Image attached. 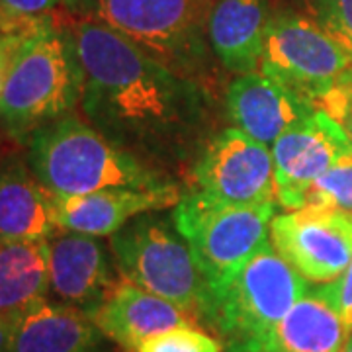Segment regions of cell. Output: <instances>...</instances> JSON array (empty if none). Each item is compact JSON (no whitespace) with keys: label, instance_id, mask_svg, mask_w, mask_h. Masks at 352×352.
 Returning a JSON list of instances; mask_svg holds the SVG:
<instances>
[{"label":"cell","instance_id":"obj_10","mask_svg":"<svg viewBox=\"0 0 352 352\" xmlns=\"http://www.w3.org/2000/svg\"><path fill=\"white\" fill-rule=\"evenodd\" d=\"M270 241L305 280L327 284L352 263V212L329 206L289 210L272 219Z\"/></svg>","mask_w":352,"mask_h":352},{"label":"cell","instance_id":"obj_14","mask_svg":"<svg viewBox=\"0 0 352 352\" xmlns=\"http://www.w3.org/2000/svg\"><path fill=\"white\" fill-rule=\"evenodd\" d=\"M88 315L104 337L126 351H135L139 342L168 329L200 325V321L180 305L139 288L124 276Z\"/></svg>","mask_w":352,"mask_h":352},{"label":"cell","instance_id":"obj_3","mask_svg":"<svg viewBox=\"0 0 352 352\" xmlns=\"http://www.w3.org/2000/svg\"><path fill=\"white\" fill-rule=\"evenodd\" d=\"M25 141L32 173L55 198L173 182L164 170L143 163L73 113L41 126Z\"/></svg>","mask_w":352,"mask_h":352},{"label":"cell","instance_id":"obj_12","mask_svg":"<svg viewBox=\"0 0 352 352\" xmlns=\"http://www.w3.org/2000/svg\"><path fill=\"white\" fill-rule=\"evenodd\" d=\"M47 274L51 298L87 314L104 302L120 280L100 237L73 231L47 241Z\"/></svg>","mask_w":352,"mask_h":352},{"label":"cell","instance_id":"obj_21","mask_svg":"<svg viewBox=\"0 0 352 352\" xmlns=\"http://www.w3.org/2000/svg\"><path fill=\"white\" fill-rule=\"evenodd\" d=\"M303 206H329L352 212V155L329 168L305 190Z\"/></svg>","mask_w":352,"mask_h":352},{"label":"cell","instance_id":"obj_18","mask_svg":"<svg viewBox=\"0 0 352 352\" xmlns=\"http://www.w3.org/2000/svg\"><path fill=\"white\" fill-rule=\"evenodd\" d=\"M266 0H215L208 18V41L226 69L241 75L261 65L268 30Z\"/></svg>","mask_w":352,"mask_h":352},{"label":"cell","instance_id":"obj_30","mask_svg":"<svg viewBox=\"0 0 352 352\" xmlns=\"http://www.w3.org/2000/svg\"><path fill=\"white\" fill-rule=\"evenodd\" d=\"M340 352H352V335L349 337V340H346V344L342 346V351Z\"/></svg>","mask_w":352,"mask_h":352},{"label":"cell","instance_id":"obj_19","mask_svg":"<svg viewBox=\"0 0 352 352\" xmlns=\"http://www.w3.org/2000/svg\"><path fill=\"white\" fill-rule=\"evenodd\" d=\"M349 337L335 305L319 286H309L278 323L261 352H340Z\"/></svg>","mask_w":352,"mask_h":352},{"label":"cell","instance_id":"obj_2","mask_svg":"<svg viewBox=\"0 0 352 352\" xmlns=\"http://www.w3.org/2000/svg\"><path fill=\"white\" fill-rule=\"evenodd\" d=\"M12 59L0 96V122L28 139L36 129L75 110L82 71L69 32L43 16L28 18L12 34Z\"/></svg>","mask_w":352,"mask_h":352},{"label":"cell","instance_id":"obj_7","mask_svg":"<svg viewBox=\"0 0 352 352\" xmlns=\"http://www.w3.org/2000/svg\"><path fill=\"white\" fill-rule=\"evenodd\" d=\"M272 219L274 201L208 206L182 194L175 206L173 221L178 233L188 241L208 280L210 303L268 243Z\"/></svg>","mask_w":352,"mask_h":352},{"label":"cell","instance_id":"obj_11","mask_svg":"<svg viewBox=\"0 0 352 352\" xmlns=\"http://www.w3.org/2000/svg\"><path fill=\"white\" fill-rule=\"evenodd\" d=\"M274 194L286 210H300L305 190L329 168L351 157L352 141L344 127L323 110L289 127L272 143Z\"/></svg>","mask_w":352,"mask_h":352},{"label":"cell","instance_id":"obj_25","mask_svg":"<svg viewBox=\"0 0 352 352\" xmlns=\"http://www.w3.org/2000/svg\"><path fill=\"white\" fill-rule=\"evenodd\" d=\"M319 110L327 112L331 118H335L340 126L344 127V131L349 133L352 141V92L344 87L333 88L323 100L317 104Z\"/></svg>","mask_w":352,"mask_h":352},{"label":"cell","instance_id":"obj_17","mask_svg":"<svg viewBox=\"0 0 352 352\" xmlns=\"http://www.w3.org/2000/svg\"><path fill=\"white\" fill-rule=\"evenodd\" d=\"M57 231L53 196L30 164L20 159L0 164V239L50 241Z\"/></svg>","mask_w":352,"mask_h":352},{"label":"cell","instance_id":"obj_5","mask_svg":"<svg viewBox=\"0 0 352 352\" xmlns=\"http://www.w3.org/2000/svg\"><path fill=\"white\" fill-rule=\"evenodd\" d=\"M92 22L131 39L175 73L190 76L208 53L212 0H65Z\"/></svg>","mask_w":352,"mask_h":352},{"label":"cell","instance_id":"obj_24","mask_svg":"<svg viewBox=\"0 0 352 352\" xmlns=\"http://www.w3.org/2000/svg\"><path fill=\"white\" fill-rule=\"evenodd\" d=\"M319 289L325 294L329 302L335 305V309L339 311L340 319L344 323V327L352 333V263L346 266V270L340 274L337 280L321 284Z\"/></svg>","mask_w":352,"mask_h":352},{"label":"cell","instance_id":"obj_29","mask_svg":"<svg viewBox=\"0 0 352 352\" xmlns=\"http://www.w3.org/2000/svg\"><path fill=\"white\" fill-rule=\"evenodd\" d=\"M339 85H340V87L346 88V90H351V92H352V63L349 65V69L344 71V75L340 76Z\"/></svg>","mask_w":352,"mask_h":352},{"label":"cell","instance_id":"obj_28","mask_svg":"<svg viewBox=\"0 0 352 352\" xmlns=\"http://www.w3.org/2000/svg\"><path fill=\"white\" fill-rule=\"evenodd\" d=\"M12 342V319L0 315V352H10Z\"/></svg>","mask_w":352,"mask_h":352},{"label":"cell","instance_id":"obj_13","mask_svg":"<svg viewBox=\"0 0 352 352\" xmlns=\"http://www.w3.org/2000/svg\"><path fill=\"white\" fill-rule=\"evenodd\" d=\"M182 198L175 182L155 188H106L82 196L55 198V223L59 231L92 237H112L139 215L173 208Z\"/></svg>","mask_w":352,"mask_h":352},{"label":"cell","instance_id":"obj_22","mask_svg":"<svg viewBox=\"0 0 352 352\" xmlns=\"http://www.w3.org/2000/svg\"><path fill=\"white\" fill-rule=\"evenodd\" d=\"M309 18L352 59V0H305Z\"/></svg>","mask_w":352,"mask_h":352},{"label":"cell","instance_id":"obj_9","mask_svg":"<svg viewBox=\"0 0 352 352\" xmlns=\"http://www.w3.org/2000/svg\"><path fill=\"white\" fill-rule=\"evenodd\" d=\"M182 194L208 206L274 201L272 151L237 127H227L204 143Z\"/></svg>","mask_w":352,"mask_h":352},{"label":"cell","instance_id":"obj_1","mask_svg":"<svg viewBox=\"0 0 352 352\" xmlns=\"http://www.w3.org/2000/svg\"><path fill=\"white\" fill-rule=\"evenodd\" d=\"M69 34L82 71L80 106L100 133L159 170L200 145L208 102L190 76L100 22L76 18Z\"/></svg>","mask_w":352,"mask_h":352},{"label":"cell","instance_id":"obj_15","mask_svg":"<svg viewBox=\"0 0 352 352\" xmlns=\"http://www.w3.org/2000/svg\"><path fill=\"white\" fill-rule=\"evenodd\" d=\"M315 110V106L258 71L241 75L227 90V116L233 127L266 147Z\"/></svg>","mask_w":352,"mask_h":352},{"label":"cell","instance_id":"obj_16","mask_svg":"<svg viewBox=\"0 0 352 352\" xmlns=\"http://www.w3.org/2000/svg\"><path fill=\"white\" fill-rule=\"evenodd\" d=\"M102 339L87 311L43 298L12 319L10 352H100Z\"/></svg>","mask_w":352,"mask_h":352},{"label":"cell","instance_id":"obj_4","mask_svg":"<svg viewBox=\"0 0 352 352\" xmlns=\"http://www.w3.org/2000/svg\"><path fill=\"white\" fill-rule=\"evenodd\" d=\"M307 289L309 280L266 243L212 300L204 325L223 340L227 352H261Z\"/></svg>","mask_w":352,"mask_h":352},{"label":"cell","instance_id":"obj_23","mask_svg":"<svg viewBox=\"0 0 352 352\" xmlns=\"http://www.w3.org/2000/svg\"><path fill=\"white\" fill-rule=\"evenodd\" d=\"M133 352H223V349L212 335L184 325L147 337Z\"/></svg>","mask_w":352,"mask_h":352},{"label":"cell","instance_id":"obj_27","mask_svg":"<svg viewBox=\"0 0 352 352\" xmlns=\"http://www.w3.org/2000/svg\"><path fill=\"white\" fill-rule=\"evenodd\" d=\"M10 59H12V38L0 34V96H2V90H4Z\"/></svg>","mask_w":352,"mask_h":352},{"label":"cell","instance_id":"obj_20","mask_svg":"<svg viewBox=\"0 0 352 352\" xmlns=\"http://www.w3.org/2000/svg\"><path fill=\"white\" fill-rule=\"evenodd\" d=\"M47 294V241L0 239V315L16 319Z\"/></svg>","mask_w":352,"mask_h":352},{"label":"cell","instance_id":"obj_26","mask_svg":"<svg viewBox=\"0 0 352 352\" xmlns=\"http://www.w3.org/2000/svg\"><path fill=\"white\" fill-rule=\"evenodd\" d=\"M61 0H0V16L2 18H36L50 12Z\"/></svg>","mask_w":352,"mask_h":352},{"label":"cell","instance_id":"obj_6","mask_svg":"<svg viewBox=\"0 0 352 352\" xmlns=\"http://www.w3.org/2000/svg\"><path fill=\"white\" fill-rule=\"evenodd\" d=\"M110 251L122 276L204 321L210 305L208 280L176 226L153 212L139 215L110 237Z\"/></svg>","mask_w":352,"mask_h":352},{"label":"cell","instance_id":"obj_8","mask_svg":"<svg viewBox=\"0 0 352 352\" xmlns=\"http://www.w3.org/2000/svg\"><path fill=\"white\" fill-rule=\"evenodd\" d=\"M351 63V55L311 18L282 14L268 22L258 69L317 108Z\"/></svg>","mask_w":352,"mask_h":352}]
</instances>
